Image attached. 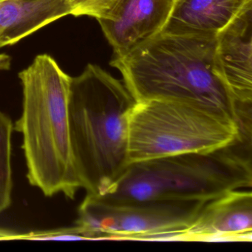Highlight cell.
<instances>
[{
  "mask_svg": "<svg viewBox=\"0 0 252 252\" xmlns=\"http://www.w3.org/2000/svg\"><path fill=\"white\" fill-rule=\"evenodd\" d=\"M110 64L121 72L137 102L187 103L239 125L237 102L217 60L216 36L160 33L126 55L113 57Z\"/></svg>",
  "mask_w": 252,
  "mask_h": 252,
  "instance_id": "6da1fadb",
  "label": "cell"
},
{
  "mask_svg": "<svg viewBox=\"0 0 252 252\" xmlns=\"http://www.w3.org/2000/svg\"><path fill=\"white\" fill-rule=\"evenodd\" d=\"M243 141L236 122L198 106L150 100L129 118L128 163L191 153H209Z\"/></svg>",
  "mask_w": 252,
  "mask_h": 252,
  "instance_id": "5b68a950",
  "label": "cell"
},
{
  "mask_svg": "<svg viewBox=\"0 0 252 252\" xmlns=\"http://www.w3.org/2000/svg\"><path fill=\"white\" fill-rule=\"evenodd\" d=\"M3 1H6V0H0V2H3Z\"/></svg>",
  "mask_w": 252,
  "mask_h": 252,
  "instance_id": "ac0fdd59",
  "label": "cell"
},
{
  "mask_svg": "<svg viewBox=\"0 0 252 252\" xmlns=\"http://www.w3.org/2000/svg\"><path fill=\"white\" fill-rule=\"evenodd\" d=\"M73 17L88 16L104 18L112 11L119 0H66Z\"/></svg>",
  "mask_w": 252,
  "mask_h": 252,
  "instance_id": "4fadbf2b",
  "label": "cell"
},
{
  "mask_svg": "<svg viewBox=\"0 0 252 252\" xmlns=\"http://www.w3.org/2000/svg\"><path fill=\"white\" fill-rule=\"evenodd\" d=\"M252 238V191H229L209 200L183 240H240Z\"/></svg>",
  "mask_w": 252,
  "mask_h": 252,
  "instance_id": "9c48e42d",
  "label": "cell"
},
{
  "mask_svg": "<svg viewBox=\"0 0 252 252\" xmlns=\"http://www.w3.org/2000/svg\"><path fill=\"white\" fill-rule=\"evenodd\" d=\"M70 15L66 0H6L0 2V39L13 45L39 29Z\"/></svg>",
  "mask_w": 252,
  "mask_h": 252,
  "instance_id": "8fae6325",
  "label": "cell"
},
{
  "mask_svg": "<svg viewBox=\"0 0 252 252\" xmlns=\"http://www.w3.org/2000/svg\"><path fill=\"white\" fill-rule=\"evenodd\" d=\"M87 240L80 228L76 225L73 228H59L49 231H32L20 234L18 240Z\"/></svg>",
  "mask_w": 252,
  "mask_h": 252,
  "instance_id": "5bb4252c",
  "label": "cell"
},
{
  "mask_svg": "<svg viewBox=\"0 0 252 252\" xmlns=\"http://www.w3.org/2000/svg\"><path fill=\"white\" fill-rule=\"evenodd\" d=\"M14 125L5 113L0 112V214L11 204L13 189L12 140Z\"/></svg>",
  "mask_w": 252,
  "mask_h": 252,
  "instance_id": "7c38bea8",
  "label": "cell"
},
{
  "mask_svg": "<svg viewBox=\"0 0 252 252\" xmlns=\"http://www.w3.org/2000/svg\"><path fill=\"white\" fill-rule=\"evenodd\" d=\"M19 233L8 230L0 228V241H9V240H17Z\"/></svg>",
  "mask_w": 252,
  "mask_h": 252,
  "instance_id": "9a60e30c",
  "label": "cell"
},
{
  "mask_svg": "<svg viewBox=\"0 0 252 252\" xmlns=\"http://www.w3.org/2000/svg\"><path fill=\"white\" fill-rule=\"evenodd\" d=\"M5 46H8V44L3 39H0V48H3Z\"/></svg>",
  "mask_w": 252,
  "mask_h": 252,
  "instance_id": "e0dca14e",
  "label": "cell"
},
{
  "mask_svg": "<svg viewBox=\"0 0 252 252\" xmlns=\"http://www.w3.org/2000/svg\"><path fill=\"white\" fill-rule=\"evenodd\" d=\"M224 82L237 103H252V2L216 36Z\"/></svg>",
  "mask_w": 252,
  "mask_h": 252,
  "instance_id": "ba28073f",
  "label": "cell"
},
{
  "mask_svg": "<svg viewBox=\"0 0 252 252\" xmlns=\"http://www.w3.org/2000/svg\"><path fill=\"white\" fill-rule=\"evenodd\" d=\"M209 201L113 202L87 193L76 225L87 240H183Z\"/></svg>",
  "mask_w": 252,
  "mask_h": 252,
  "instance_id": "8992f818",
  "label": "cell"
},
{
  "mask_svg": "<svg viewBox=\"0 0 252 252\" xmlns=\"http://www.w3.org/2000/svg\"><path fill=\"white\" fill-rule=\"evenodd\" d=\"M174 0H119L104 18L98 19L103 33L121 57L161 32Z\"/></svg>",
  "mask_w": 252,
  "mask_h": 252,
  "instance_id": "52a82bcc",
  "label": "cell"
},
{
  "mask_svg": "<svg viewBox=\"0 0 252 252\" xmlns=\"http://www.w3.org/2000/svg\"><path fill=\"white\" fill-rule=\"evenodd\" d=\"M252 0H174L160 33L172 36H216Z\"/></svg>",
  "mask_w": 252,
  "mask_h": 252,
  "instance_id": "30bf717a",
  "label": "cell"
},
{
  "mask_svg": "<svg viewBox=\"0 0 252 252\" xmlns=\"http://www.w3.org/2000/svg\"><path fill=\"white\" fill-rule=\"evenodd\" d=\"M252 146L237 141L216 151L191 153L128 165L113 189V202L208 200L252 184Z\"/></svg>",
  "mask_w": 252,
  "mask_h": 252,
  "instance_id": "277c9868",
  "label": "cell"
},
{
  "mask_svg": "<svg viewBox=\"0 0 252 252\" xmlns=\"http://www.w3.org/2000/svg\"><path fill=\"white\" fill-rule=\"evenodd\" d=\"M23 112L14 129L23 135L29 183L46 197L73 199L82 188L70 144L71 76L48 54L38 55L19 73Z\"/></svg>",
  "mask_w": 252,
  "mask_h": 252,
  "instance_id": "3957f363",
  "label": "cell"
},
{
  "mask_svg": "<svg viewBox=\"0 0 252 252\" xmlns=\"http://www.w3.org/2000/svg\"><path fill=\"white\" fill-rule=\"evenodd\" d=\"M11 59L6 54H0V72L9 70L11 67Z\"/></svg>",
  "mask_w": 252,
  "mask_h": 252,
  "instance_id": "2e32d148",
  "label": "cell"
},
{
  "mask_svg": "<svg viewBox=\"0 0 252 252\" xmlns=\"http://www.w3.org/2000/svg\"><path fill=\"white\" fill-rule=\"evenodd\" d=\"M137 101L122 81L89 64L71 77L70 144L76 173L88 194L104 196L128 165L129 118Z\"/></svg>",
  "mask_w": 252,
  "mask_h": 252,
  "instance_id": "7a4b0ae2",
  "label": "cell"
}]
</instances>
